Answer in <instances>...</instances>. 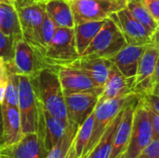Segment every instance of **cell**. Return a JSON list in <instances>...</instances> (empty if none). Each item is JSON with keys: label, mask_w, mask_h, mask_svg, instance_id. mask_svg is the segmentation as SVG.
<instances>
[{"label": "cell", "mask_w": 159, "mask_h": 158, "mask_svg": "<svg viewBox=\"0 0 159 158\" xmlns=\"http://www.w3.org/2000/svg\"><path fill=\"white\" fill-rule=\"evenodd\" d=\"M36 96L44 107L53 116L59 118L66 125L70 123L64 94L59 78L57 67H47L35 77L32 78Z\"/></svg>", "instance_id": "1"}, {"label": "cell", "mask_w": 159, "mask_h": 158, "mask_svg": "<svg viewBox=\"0 0 159 158\" xmlns=\"http://www.w3.org/2000/svg\"><path fill=\"white\" fill-rule=\"evenodd\" d=\"M140 94L133 93L129 96L108 99L105 101L98 102L94 111V122L91 137L89 141V143L83 153L81 158H86L92 149L96 146L104 130L108 125L113 121V119L117 115V114L133 99H135Z\"/></svg>", "instance_id": "2"}, {"label": "cell", "mask_w": 159, "mask_h": 158, "mask_svg": "<svg viewBox=\"0 0 159 158\" xmlns=\"http://www.w3.org/2000/svg\"><path fill=\"white\" fill-rule=\"evenodd\" d=\"M46 62L52 67L68 66L80 58L75 40L74 28H57L43 52Z\"/></svg>", "instance_id": "3"}, {"label": "cell", "mask_w": 159, "mask_h": 158, "mask_svg": "<svg viewBox=\"0 0 159 158\" xmlns=\"http://www.w3.org/2000/svg\"><path fill=\"white\" fill-rule=\"evenodd\" d=\"M126 45L127 41L118 27L111 19H106L104 24L81 57L110 59Z\"/></svg>", "instance_id": "4"}, {"label": "cell", "mask_w": 159, "mask_h": 158, "mask_svg": "<svg viewBox=\"0 0 159 158\" xmlns=\"http://www.w3.org/2000/svg\"><path fill=\"white\" fill-rule=\"evenodd\" d=\"M75 24L104 20L127 7L128 0H69Z\"/></svg>", "instance_id": "5"}, {"label": "cell", "mask_w": 159, "mask_h": 158, "mask_svg": "<svg viewBox=\"0 0 159 158\" xmlns=\"http://www.w3.org/2000/svg\"><path fill=\"white\" fill-rule=\"evenodd\" d=\"M18 109L22 133L36 132L38 128V99L32 78L20 74Z\"/></svg>", "instance_id": "6"}, {"label": "cell", "mask_w": 159, "mask_h": 158, "mask_svg": "<svg viewBox=\"0 0 159 158\" xmlns=\"http://www.w3.org/2000/svg\"><path fill=\"white\" fill-rule=\"evenodd\" d=\"M153 139V129L149 118L148 109L142 97L134 112L131 135L128 147L124 153L126 158H138Z\"/></svg>", "instance_id": "7"}, {"label": "cell", "mask_w": 159, "mask_h": 158, "mask_svg": "<svg viewBox=\"0 0 159 158\" xmlns=\"http://www.w3.org/2000/svg\"><path fill=\"white\" fill-rule=\"evenodd\" d=\"M13 64L16 71L30 78L35 77L43 69L49 66L42 52L22 37L16 40Z\"/></svg>", "instance_id": "8"}, {"label": "cell", "mask_w": 159, "mask_h": 158, "mask_svg": "<svg viewBox=\"0 0 159 158\" xmlns=\"http://www.w3.org/2000/svg\"><path fill=\"white\" fill-rule=\"evenodd\" d=\"M17 9L22 32V38L41 51L39 45V34L46 16L45 2H31L17 7Z\"/></svg>", "instance_id": "9"}, {"label": "cell", "mask_w": 159, "mask_h": 158, "mask_svg": "<svg viewBox=\"0 0 159 158\" xmlns=\"http://www.w3.org/2000/svg\"><path fill=\"white\" fill-rule=\"evenodd\" d=\"M122 33L128 45H148L151 43L152 34L133 16L127 7L110 16Z\"/></svg>", "instance_id": "10"}, {"label": "cell", "mask_w": 159, "mask_h": 158, "mask_svg": "<svg viewBox=\"0 0 159 158\" xmlns=\"http://www.w3.org/2000/svg\"><path fill=\"white\" fill-rule=\"evenodd\" d=\"M100 95L95 92H75L64 94L70 123L79 127L94 111Z\"/></svg>", "instance_id": "11"}, {"label": "cell", "mask_w": 159, "mask_h": 158, "mask_svg": "<svg viewBox=\"0 0 159 158\" xmlns=\"http://www.w3.org/2000/svg\"><path fill=\"white\" fill-rule=\"evenodd\" d=\"M58 73L63 94L75 92H95L101 96L102 93L103 88L97 86L87 74L77 68L72 66H62L58 68Z\"/></svg>", "instance_id": "12"}, {"label": "cell", "mask_w": 159, "mask_h": 158, "mask_svg": "<svg viewBox=\"0 0 159 158\" xmlns=\"http://www.w3.org/2000/svg\"><path fill=\"white\" fill-rule=\"evenodd\" d=\"M159 54V46L150 43L139 61L137 74L135 76L134 92L136 94L144 95L151 93L154 87L153 75L155 73L156 63Z\"/></svg>", "instance_id": "13"}, {"label": "cell", "mask_w": 159, "mask_h": 158, "mask_svg": "<svg viewBox=\"0 0 159 158\" xmlns=\"http://www.w3.org/2000/svg\"><path fill=\"white\" fill-rule=\"evenodd\" d=\"M0 156L7 158H47L44 141L37 132L23 134L15 144L1 149Z\"/></svg>", "instance_id": "14"}, {"label": "cell", "mask_w": 159, "mask_h": 158, "mask_svg": "<svg viewBox=\"0 0 159 158\" xmlns=\"http://www.w3.org/2000/svg\"><path fill=\"white\" fill-rule=\"evenodd\" d=\"M142 97V95L137 96L125 106L109 158H116L122 153H125L131 135L134 112Z\"/></svg>", "instance_id": "15"}, {"label": "cell", "mask_w": 159, "mask_h": 158, "mask_svg": "<svg viewBox=\"0 0 159 158\" xmlns=\"http://www.w3.org/2000/svg\"><path fill=\"white\" fill-rule=\"evenodd\" d=\"M135 77H126L117 67L112 63L107 80L103 86L102 93L99 98V102L113 98H119L131 95L134 92Z\"/></svg>", "instance_id": "16"}, {"label": "cell", "mask_w": 159, "mask_h": 158, "mask_svg": "<svg viewBox=\"0 0 159 158\" xmlns=\"http://www.w3.org/2000/svg\"><path fill=\"white\" fill-rule=\"evenodd\" d=\"M147 45H126L109 60L129 78L136 76L139 61Z\"/></svg>", "instance_id": "17"}, {"label": "cell", "mask_w": 159, "mask_h": 158, "mask_svg": "<svg viewBox=\"0 0 159 158\" xmlns=\"http://www.w3.org/2000/svg\"><path fill=\"white\" fill-rule=\"evenodd\" d=\"M112 61L109 59L97 57H80L68 66H72L87 74L97 86L103 88L110 71Z\"/></svg>", "instance_id": "18"}, {"label": "cell", "mask_w": 159, "mask_h": 158, "mask_svg": "<svg viewBox=\"0 0 159 158\" xmlns=\"http://www.w3.org/2000/svg\"><path fill=\"white\" fill-rule=\"evenodd\" d=\"M2 105V104H1ZM3 115V148L17 143L23 136L20 115L18 107L2 105Z\"/></svg>", "instance_id": "19"}, {"label": "cell", "mask_w": 159, "mask_h": 158, "mask_svg": "<svg viewBox=\"0 0 159 158\" xmlns=\"http://www.w3.org/2000/svg\"><path fill=\"white\" fill-rule=\"evenodd\" d=\"M0 31L15 39L22 37L19 13L13 0H0Z\"/></svg>", "instance_id": "20"}, {"label": "cell", "mask_w": 159, "mask_h": 158, "mask_svg": "<svg viewBox=\"0 0 159 158\" xmlns=\"http://www.w3.org/2000/svg\"><path fill=\"white\" fill-rule=\"evenodd\" d=\"M45 9L57 28L75 27L74 14L69 0H47Z\"/></svg>", "instance_id": "21"}, {"label": "cell", "mask_w": 159, "mask_h": 158, "mask_svg": "<svg viewBox=\"0 0 159 158\" xmlns=\"http://www.w3.org/2000/svg\"><path fill=\"white\" fill-rule=\"evenodd\" d=\"M124 108L117 114V115L113 119V121L108 125V127L104 130L103 134L102 135L96 146L92 149V151L86 158H109L114 145L117 128L122 118Z\"/></svg>", "instance_id": "22"}, {"label": "cell", "mask_w": 159, "mask_h": 158, "mask_svg": "<svg viewBox=\"0 0 159 158\" xmlns=\"http://www.w3.org/2000/svg\"><path fill=\"white\" fill-rule=\"evenodd\" d=\"M104 21L105 20L97 21H87L75 25L74 30L75 47L80 57L92 42L96 34L99 33V31L104 24Z\"/></svg>", "instance_id": "23"}, {"label": "cell", "mask_w": 159, "mask_h": 158, "mask_svg": "<svg viewBox=\"0 0 159 158\" xmlns=\"http://www.w3.org/2000/svg\"><path fill=\"white\" fill-rule=\"evenodd\" d=\"M127 8L129 10L134 19L142 23L152 34H154L157 28L158 22L152 17L150 12L140 0H128Z\"/></svg>", "instance_id": "24"}, {"label": "cell", "mask_w": 159, "mask_h": 158, "mask_svg": "<svg viewBox=\"0 0 159 158\" xmlns=\"http://www.w3.org/2000/svg\"><path fill=\"white\" fill-rule=\"evenodd\" d=\"M93 122H94V115L92 113L77 129V131L74 140V146H75V151L76 153V156L78 157H82L83 153L91 137Z\"/></svg>", "instance_id": "25"}, {"label": "cell", "mask_w": 159, "mask_h": 158, "mask_svg": "<svg viewBox=\"0 0 159 158\" xmlns=\"http://www.w3.org/2000/svg\"><path fill=\"white\" fill-rule=\"evenodd\" d=\"M78 127L75 125L69 126L63 136L59 140V142L52 147V149L48 153L47 158H65L69 150L71 149L76 134Z\"/></svg>", "instance_id": "26"}, {"label": "cell", "mask_w": 159, "mask_h": 158, "mask_svg": "<svg viewBox=\"0 0 159 158\" xmlns=\"http://www.w3.org/2000/svg\"><path fill=\"white\" fill-rule=\"evenodd\" d=\"M56 30H57L56 25L46 13L45 19L41 26L40 34H39V45H40V49L42 53L44 52V50L46 49V47H48V45L53 38Z\"/></svg>", "instance_id": "27"}, {"label": "cell", "mask_w": 159, "mask_h": 158, "mask_svg": "<svg viewBox=\"0 0 159 158\" xmlns=\"http://www.w3.org/2000/svg\"><path fill=\"white\" fill-rule=\"evenodd\" d=\"M16 40L0 31V59L5 60L6 62L13 61Z\"/></svg>", "instance_id": "28"}, {"label": "cell", "mask_w": 159, "mask_h": 158, "mask_svg": "<svg viewBox=\"0 0 159 158\" xmlns=\"http://www.w3.org/2000/svg\"><path fill=\"white\" fill-rule=\"evenodd\" d=\"M138 158H159V139H153Z\"/></svg>", "instance_id": "29"}, {"label": "cell", "mask_w": 159, "mask_h": 158, "mask_svg": "<svg viewBox=\"0 0 159 158\" xmlns=\"http://www.w3.org/2000/svg\"><path fill=\"white\" fill-rule=\"evenodd\" d=\"M143 101L147 107L159 115V96L153 93H147L143 95Z\"/></svg>", "instance_id": "30"}, {"label": "cell", "mask_w": 159, "mask_h": 158, "mask_svg": "<svg viewBox=\"0 0 159 158\" xmlns=\"http://www.w3.org/2000/svg\"><path fill=\"white\" fill-rule=\"evenodd\" d=\"M142 4L150 12L152 17L159 21V0H140Z\"/></svg>", "instance_id": "31"}, {"label": "cell", "mask_w": 159, "mask_h": 158, "mask_svg": "<svg viewBox=\"0 0 159 158\" xmlns=\"http://www.w3.org/2000/svg\"><path fill=\"white\" fill-rule=\"evenodd\" d=\"M147 109H148L149 118H150V122H151L152 129H153L154 139H159V115L155 113L149 107H147Z\"/></svg>", "instance_id": "32"}, {"label": "cell", "mask_w": 159, "mask_h": 158, "mask_svg": "<svg viewBox=\"0 0 159 158\" xmlns=\"http://www.w3.org/2000/svg\"><path fill=\"white\" fill-rule=\"evenodd\" d=\"M7 83V62L5 60L0 59V85Z\"/></svg>", "instance_id": "33"}, {"label": "cell", "mask_w": 159, "mask_h": 158, "mask_svg": "<svg viewBox=\"0 0 159 158\" xmlns=\"http://www.w3.org/2000/svg\"><path fill=\"white\" fill-rule=\"evenodd\" d=\"M3 115H2V105L0 103V151L3 147Z\"/></svg>", "instance_id": "34"}, {"label": "cell", "mask_w": 159, "mask_h": 158, "mask_svg": "<svg viewBox=\"0 0 159 158\" xmlns=\"http://www.w3.org/2000/svg\"><path fill=\"white\" fill-rule=\"evenodd\" d=\"M153 82H154V85L159 83V54L158 57H157V63H156V68H155V73H154V75H153Z\"/></svg>", "instance_id": "35"}, {"label": "cell", "mask_w": 159, "mask_h": 158, "mask_svg": "<svg viewBox=\"0 0 159 158\" xmlns=\"http://www.w3.org/2000/svg\"><path fill=\"white\" fill-rule=\"evenodd\" d=\"M151 43H153V44H155V45H157V46H159V21H158V25H157V30H156V31L154 32V34H152Z\"/></svg>", "instance_id": "36"}, {"label": "cell", "mask_w": 159, "mask_h": 158, "mask_svg": "<svg viewBox=\"0 0 159 158\" xmlns=\"http://www.w3.org/2000/svg\"><path fill=\"white\" fill-rule=\"evenodd\" d=\"M13 1H14L15 5L17 7L28 4V3H31V2H35V1H44L45 2V0H13Z\"/></svg>", "instance_id": "37"}, {"label": "cell", "mask_w": 159, "mask_h": 158, "mask_svg": "<svg viewBox=\"0 0 159 158\" xmlns=\"http://www.w3.org/2000/svg\"><path fill=\"white\" fill-rule=\"evenodd\" d=\"M6 87L7 84H1L0 85V103L2 104L4 98H5V92H6Z\"/></svg>", "instance_id": "38"}, {"label": "cell", "mask_w": 159, "mask_h": 158, "mask_svg": "<svg viewBox=\"0 0 159 158\" xmlns=\"http://www.w3.org/2000/svg\"><path fill=\"white\" fill-rule=\"evenodd\" d=\"M65 158H80L76 156V153H75V151L74 143H73V145H72L71 149L69 150V152H68V154H67V156H66V157Z\"/></svg>", "instance_id": "39"}, {"label": "cell", "mask_w": 159, "mask_h": 158, "mask_svg": "<svg viewBox=\"0 0 159 158\" xmlns=\"http://www.w3.org/2000/svg\"><path fill=\"white\" fill-rule=\"evenodd\" d=\"M151 93H153V94H155V95H157V96H159V83H157V84H155V85H154V87H153V88H152Z\"/></svg>", "instance_id": "40"}, {"label": "cell", "mask_w": 159, "mask_h": 158, "mask_svg": "<svg viewBox=\"0 0 159 158\" xmlns=\"http://www.w3.org/2000/svg\"><path fill=\"white\" fill-rule=\"evenodd\" d=\"M116 158H126V156H125V154H124V153H122L121 155H119V156H118Z\"/></svg>", "instance_id": "41"}, {"label": "cell", "mask_w": 159, "mask_h": 158, "mask_svg": "<svg viewBox=\"0 0 159 158\" xmlns=\"http://www.w3.org/2000/svg\"><path fill=\"white\" fill-rule=\"evenodd\" d=\"M0 158H7V157H6V156H0Z\"/></svg>", "instance_id": "42"}, {"label": "cell", "mask_w": 159, "mask_h": 158, "mask_svg": "<svg viewBox=\"0 0 159 158\" xmlns=\"http://www.w3.org/2000/svg\"><path fill=\"white\" fill-rule=\"evenodd\" d=\"M46 1H47V0H45V2H46Z\"/></svg>", "instance_id": "43"}]
</instances>
